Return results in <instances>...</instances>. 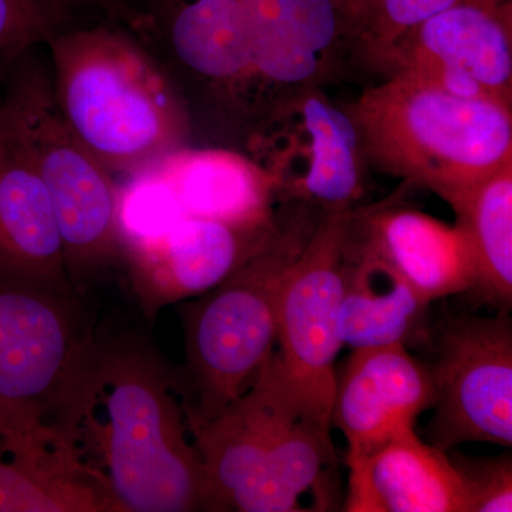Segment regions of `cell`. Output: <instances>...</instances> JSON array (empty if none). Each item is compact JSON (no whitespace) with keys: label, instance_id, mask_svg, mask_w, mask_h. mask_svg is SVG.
I'll return each instance as SVG.
<instances>
[{"label":"cell","instance_id":"1","mask_svg":"<svg viewBox=\"0 0 512 512\" xmlns=\"http://www.w3.org/2000/svg\"><path fill=\"white\" fill-rule=\"evenodd\" d=\"M187 382L134 336L87 342L56 417L114 512L205 511Z\"/></svg>","mask_w":512,"mask_h":512},{"label":"cell","instance_id":"2","mask_svg":"<svg viewBox=\"0 0 512 512\" xmlns=\"http://www.w3.org/2000/svg\"><path fill=\"white\" fill-rule=\"evenodd\" d=\"M46 46L64 121L114 180L190 146L185 94L133 33L109 23L74 26Z\"/></svg>","mask_w":512,"mask_h":512},{"label":"cell","instance_id":"3","mask_svg":"<svg viewBox=\"0 0 512 512\" xmlns=\"http://www.w3.org/2000/svg\"><path fill=\"white\" fill-rule=\"evenodd\" d=\"M188 429L200 456L205 511L332 510L330 429L312 420L286 383L276 352L247 392L218 416L201 419L188 406Z\"/></svg>","mask_w":512,"mask_h":512},{"label":"cell","instance_id":"4","mask_svg":"<svg viewBox=\"0 0 512 512\" xmlns=\"http://www.w3.org/2000/svg\"><path fill=\"white\" fill-rule=\"evenodd\" d=\"M367 164L446 201L512 161V107L397 72L350 107Z\"/></svg>","mask_w":512,"mask_h":512},{"label":"cell","instance_id":"5","mask_svg":"<svg viewBox=\"0 0 512 512\" xmlns=\"http://www.w3.org/2000/svg\"><path fill=\"white\" fill-rule=\"evenodd\" d=\"M323 212L282 204L275 227L254 254L220 285L181 306L191 412L218 416L255 382L275 350L282 285Z\"/></svg>","mask_w":512,"mask_h":512},{"label":"cell","instance_id":"6","mask_svg":"<svg viewBox=\"0 0 512 512\" xmlns=\"http://www.w3.org/2000/svg\"><path fill=\"white\" fill-rule=\"evenodd\" d=\"M0 140L45 185L62 235L74 293L123 264L116 220L117 185L64 121L52 76L33 52L9 70L0 93Z\"/></svg>","mask_w":512,"mask_h":512},{"label":"cell","instance_id":"7","mask_svg":"<svg viewBox=\"0 0 512 512\" xmlns=\"http://www.w3.org/2000/svg\"><path fill=\"white\" fill-rule=\"evenodd\" d=\"M73 293L0 276V436L56 423L90 338Z\"/></svg>","mask_w":512,"mask_h":512},{"label":"cell","instance_id":"8","mask_svg":"<svg viewBox=\"0 0 512 512\" xmlns=\"http://www.w3.org/2000/svg\"><path fill=\"white\" fill-rule=\"evenodd\" d=\"M249 147L281 204L333 214L353 210L365 192L367 161L355 120L319 86L276 99L255 121Z\"/></svg>","mask_w":512,"mask_h":512},{"label":"cell","instance_id":"9","mask_svg":"<svg viewBox=\"0 0 512 512\" xmlns=\"http://www.w3.org/2000/svg\"><path fill=\"white\" fill-rule=\"evenodd\" d=\"M353 212L323 214L282 285L276 308L275 350L286 383L303 412L332 429L343 262Z\"/></svg>","mask_w":512,"mask_h":512},{"label":"cell","instance_id":"10","mask_svg":"<svg viewBox=\"0 0 512 512\" xmlns=\"http://www.w3.org/2000/svg\"><path fill=\"white\" fill-rule=\"evenodd\" d=\"M434 338L429 443L448 451L466 443L512 446V322L461 315Z\"/></svg>","mask_w":512,"mask_h":512},{"label":"cell","instance_id":"11","mask_svg":"<svg viewBox=\"0 0 512 512\" xmlns=\"http://www.w3.org/2000/svg\"><path fill=\"white\" fill-rule=\"evenodd\" d=\"M511 6L458 0L397 47L390 74L420 77L466 99L512 106Z\"/></svg>","mask_w":512,"mask_h":512},{"label":"cell","instance_id":"12","mask_svg":"<svg viewBox=\"0 0 512 512\" xmlns=\"http://www.w3.org/2000/svg\"><path fill=\"white\" fill-rule=\"evenodd\" d=\"M138 20L174 69L222 109L261 117L266 100L249 55L241 0H147Z\"/></svg>","mask_w":512,"mask_h":512},{"label":"cell","instance_id":"13","mask_svg":"<svg viewBox=\"0 0 512 512\" xmlns=\"http://www.w3.org/2000/svg\"><path fill=\"white\" fill-rule=\"evenodd\" d=\"M274 227L275 220L265 227L241 228L185 217L161 237L124 248L128 282L144 315L154 319L165 306L220 285L264 244Z\"/></svg>","mask_w":512,"mask_h":512},{"label":"cell","instance_id":"14","mask_svg":"<svg viewBox=\"0 0 512 512\" xmlns=\"http://www.w3.org/2000/svg\"><path fill=\"white\" fill-rule=\"evenodd\" d=\"M434 404L429 367L403 345L355 349L336 373L330 423L348 443V457L386 443Z\"/></svg>","mask_w":512,"mask_h":512},{"label":"cell","instance_id":"15","mask_svg":"<svg viewBox=\"0 0 512 512\" xmlns=\"http://www.w3.org/2000/svg\"><path fill=\"white\" fill-rule=\"evenodd\" d=\"M249 55L269 106L303 87L319 86L345 45L340 0H241ZM266 111V110H265ZM264 111V113H265Z\"/></svg>","mask_w":512,"mask_h":512},{"label":"cell","instance_id":"16","mask_svg":"<svg viewBox=\"0 0 512 512\" xmlns=\"http://www.w3.org/2000/svg\"><path fill=\"white\" fill-rule=\"evenodd\" d=\"M348 512H468L463 480L446 451L404 430L348 457Z\"/></svg>","mask_w":512,"mask_h":512},{"label":"cell","instance_id":"17","mask_svg":"<svg viewBox=\"0 0 512 512\" xmlns=\"http://www.w3.org/2000/svg\"><path fill=\"white\" fill-rule=\"evenodd\" d=\"M353 229L427 302L470 293L476 285L473 254L456 224L383 202L355 210Z\"/></svg>","mask_w":512,"mask_h":512},{"label":"cell","instance_id":"18","mask_svg":"<svg viewBox=\"0 0 512 512\" xmlns=\"http://www.w3.org/2000/svg\"><path fill=\"white\" fill-rule=\"evenodd\" d=\"M170 185L187 217L232 227L275 220L274 181L254 158L227 148H180L150 165Z\"/></svg>","mask_w":512,"mask_h":512},{"label":"cell","instance_id":"19","mask_svg":"<svg viewBox=\"0 0 512 512\" xmlns=\"http://www.w3.org/2000/svg\"><path fill=\"white\" fill-rule=\"evenodd\" d=\"M355 215V212H353ZM427 302L386 259L356 234L352 224L345 262L339 332L350 349L409 346L426 338Z\"/></svg>","mask_w":512,"mask_h":512},{"label":"cell","instance_id":"20","mask_svg":"<svg viewBox=\"0 0 512 512\" xmlns=\"http://www.w3.org/2000/svg\"><path fill=\"white\" fill-rule=\"evenodd\" d=\"M0 512H114L56 424L0 436Z\"/></svg>","mask_w":512,"mask_h":512},{"label":"cell","instance_id":"21","mask_svg":"<svg viewBox=\"0 0 512 512\" xmlns=\"http://www.w3.org/2000/svg\"><path fill=\"white\" fill-rule=\"evenodd\" d=\"M0 276L72 289L64 265L62 235L45 185L2 140Z\"/></svg>","mask_w":512,"mask_h":512},{"label":"cell","instance_id":"22","mask_svg":"<svg viewBox=\"0 0 512 512\" xmlns=\"http://www.w3.org/2000/svg\"><path fill=\"white\" fill-rule=\"evenodd\" d=\"M476 264L474 296L510 313L512 305V161L446 200Z\"/></svg>","mask_w":512,"mask_h":512},{"label":"cell","instance_id":"23","mask_svg":"<svg viewBox=\"0 0 512 512\" xmlns=\"http://www.w3.org/2000/svg\"><path fill=\"white\" fill-rule=\"evenodd\" d=\"M458 0H340L345 45L366 66L389 76L397 47L424 20Z\"/></svg>","mask_w":512,"mask_h":512},{"label":"cell","instance_id":"24","mask_svg":"<svg viewBox=\"0 0 512 512\" xmlns=\"http://www.w3.org/2000/svg\"><path fill=\"white\" fill-rule=\"evenodd\" d=\"M116 185L121 255L124 248L161 237L187 217L170 185L154 168L119 178Z\"/></svg>","mask_w":512,"mask_h":512},{"label":"cell","instance_id":"25","mask_svg":"<svg viewBox=\"0 0 512 512\" xmlns=\"http://www.w3.org/2000/svg\"><path fill=\"white\" fill-rule=\"evenodd\" d=\"M448 454V453H447ZM457 468L468 497V512L512 511V460L510 454L476 458L448 454Z\"/></svg>","mask_w":512,"mask_h":512},{"label":"cell","instance_id":"26","mask_svg":"<svg viewBox=\"0 0 512 512\" xmlns=\"http://www.w3.org/2000/svg\"><path fill=\"white\" fill-rule=\"evenodd\" d=\"M56 32L33 0H0V72H9Z\"/></svg>","mask_w":512,"mask_h":512},{"label":"cell","instance_id":"27","mask_svg":"<svg viewBox=\"0 0 512 512\" xmlns=\"http://www.w3.org/2000/svg\"><path fill=\"white\" fill-rule=\"evenodd\" d=\"M59 30L72 28L76 19L90 13L117 18L130 10L131 0H33Z\"/></svg>","mask_w":512,"mask_h":512}]
</instances>
